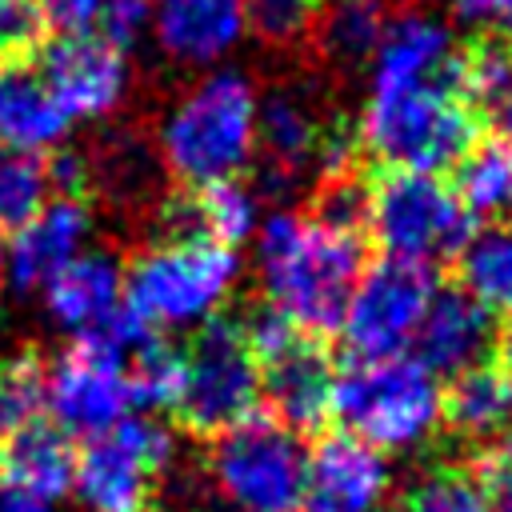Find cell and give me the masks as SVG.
Masks as SVG:
<instances>
[{"instance_id":"obj_1","label":"cell","mask_w":512,"mask_h":512,"mask_svg":"<svg viewBox=\"0 0 512 512\" xmlns=\"http://www.w3.org/2000/svg\"><path fill=\"white\" fill-rule=\"evenodd\" d=\"M252 240L256 280L268 308L300 332L340 328L344 304L364 272L360 236L332 228L312 212H272Z\"/></svg>"},{"instance_id":"obj_2","label":"cell","mask_w":512,"mask_h":512,"mask_svg":"<svg viewBox=\"0 0 512 512\" xmlns=\"http://www.w3.org/2000/svg\"><path fill=\"white\" fill-rule=\"evenodd\" d=\"M260 92L240 68H208L184 88L156 128V156L188 188L236 180L256 156Z\"/></svg>"},{"instance_id":"obj_3","label":"cell","mask_w":512,"mask_h":512,"mask_svg":"<svg viewBox=\"0 0 512 512\" xmlns=\"http://www.w3.org/2000/svg\"><path fill=\"white\" fill-rule=\"evenodd\" d=\"M240 280L236 248L208 236H160L124 268V312L144 332L204 328Z\"/></svg>"},{"instance_id":"obj_4","label":"cell","mask_w":512,"mask_h":512,"mask_svg":"<svg viewBox=\"0 0 512 512\" xmlns=\"http://www.w3.org/2000/svg\"><path fill=\"white\" fill-rule=\"evenodd\" d=\"M332 416L376 452H416L444 424V388L416 356L356 360L336 376Z\"/></svg>"},{"instance_id":"obj_5","label":"cell","mask_w":512,"mask_h":512,"mask_svg":"<svg viewBox=\"0 0 512 512\" xmlns=\"http://www.w3.org/2000/svg\"><path fill=\"white\" fill-rule=\"evenodd\" d=\"M476 136V116L460 84H424L400 92H368L356 140L388 172L436 176L452 168Z\"/></svg>"},{"instance_id":"obj_6","label":"cell","mask_w":512,"mask_h":512,"mask_svg":"<svg viewBox=\"0 0 512 512\" xmlns=\"http://www.w3.org/2000/svg\"><path fill=\"white\" fill-rule=\"evenodd\" d=\"M304 464L308 448L300 432L272 416H248L212 436L208 488L224 512H300Z\"/></svg>"},{"instance_id":"obj_7","label":"cell","mask_w":512,"mask_h":512,"mask_svg":"<svg viewBox=\"0 0 512 512\" xmlns=\"http://www.w3.org/2000/svg\"><path fill=\"white\" fill-rule=\"evenodd\" d=\"M364 224L384 256L424 268L456 256L472 240V216L456 192L424 172H384L368 188Z\"/></svg>"},{"instance_id":"obj_8","label":"cell","mask_w":512,"mask_h":512,"mask_svg":"<svg viewBox=\"0 0 512 512\" xmlns=\"http://www.w3.org/2000/svg\"><path fill=\"white\" fill-rule=\"evenodd\" d=\"M172 456L176 440L168 424L152 416H124L76 452L72 496L84 512H148Z\"/></svg>"},{"instance_id":"obj_9","label":"cell","mask_w":512,"mask_h":512,"mask_svg":"<svg viewBox=\"0 0 512 512\" xmlns=\"http://www.w3.org/2000/svg\"><path fill=\"white\" fill-rule=\"evenodd\" d=\"M256 400L260 364L244 340V328L228 320H208L184 352V384L172 412L192 432L220 436L256 416Z\"/></svg>"},{"instance_id":"obj_10","label":"cell","mask_w":512,"mask_h":512,"mask_svg":"<svg viewBox=\"0 0 512 512\" xmlns=\"http://www.w3.org/2000/svg\"><path fill=\"white\" fill-rule=\"evenodd\" d=\"M256 152H264V188L288 192L308 172L320 180L348 172L352 136L324 120L308 84H280L260 100Z\"/></svg>"},{"instance_id":"obj_11","label":"cell","mask_w":512,"mask_h":512,"mask_svg":"<svg viewBox=\"0 0 512 512\" xmlns=\"http://www.w3.org/2000/svg\"><path fill=\"white\" fill-rule=\"evenodd\" d=\"M436 296L432 268L380 256L368 264L344 304L340 332L356 360H384L404 356V348L416 340L420 320Z\"/></svg>"},{"instance_id":"obj_12","label":"cell","mask_w":512,"mask_h":512,"mask_svg":"<svg viewBox=\"0 0 512 512\" xmlns=\"http://www.w3.org/2000/svg\"><path fill=\"white\" fill-rule=\"evenodd\" d=\"M132 412L128 348L108 336L76 340L48 368V416L64 436H100Z\"/></svg>"},{"instance_id":"obj_13","label":"cell","mask_w":512,"mask_h":512,"mask_svg":"<svg viewBox=\"0 0 512 512\" xmlns=\"http://www.w3.org/2000/svg\"><path fill=\"white\" fill-rule=\"evenodd\" d=\"M32 60L72 120H108L128 100L132 64L96 32L52 36Z\"/></svg>"},{"instance_id":"obj_14","label":"cell","mask_w":512,"mask_h":512,"mask_svg":"<svg viewBox=\"0 0 512 512\" xmlns=\"http://www.w3.org/2000/svg\"><path fill=\"white\" fill-rule=\"evenodd\" d=\"M92 240V208L80 196L48 200L32 220L12 228L0 248V276L16 296H40L44 284L68 268Z\"/></svg>"},{"instance_id":"obj_15","label":"cell","mask_w":512,"mask_h":512,"mask_svg":"<svg viewBox=\"0 0 512 512\" xmlns=\"http://www.w3.org/2000/svg\"><path fill=\"white\" fill-rule=\"evenodd\" d=\"M388 492V456L348 432H336L308 452L300 512H380Z\"/></svg>"},{"instance_id":"obj_16","label":"cell","mask_w":512,"mask_h":512,"mask_svg":"<svg viewBox=\"0 0 512 512\" xmlns=\"http://www.w3.org/2000/svg\"><path fill=\"white\" fill-rule=\"evenodd\" d=\"M460 68H464V52H456L452 32L436 16L408 8L388 20L384 40L368 60V92L460 84Z\"/></svg>"},{"instance_id":"obj_17","label":"cell","mask_w":512,"mask_h":512,"mask_svg":"<svg viewBox=\"0 0 512 512\" xmlns=\"http://www.w3.org/2000/svg\"><path fill=\"white\" fill-rule=\"evenodd\" d=\"M148 28L156 48L180 68L220 64L248 32L244 0H156Z\"/></svg>"},{"instance_id":"obj_18","label":"cell","mask_w":512,"mask_h":512,"mask_svg":"<svg viewBox=\"0 0 512 512\" xmlns=\"http://www.w3.org/2000/svg\"><path fill=\"white\" fill-rule=\"evenodd\" d=\"M40 300L56 328L72 332L76 340L96 336L124 312V264L112 252L88 248L44 284Z\"/></svg>"},{"instance_id":"obj_19","label":"cell","mask_w":512,"mask_h":512,"mask_svg":"<svg viewBox=\"0 0 512 512\" xmlns=\"http://www.w3.org/2000/svg\"><path fill=\"white\" fill-rule=\"evenodd\" d=\"M332 388V360L308 336H296L288 348L260 360V396H268L272 420L292 432L320 428L332 416Z\"/></svg>"},{"instance_id":"obj_20","label":"cell","mask_w":512,"mask_h":512,"mask_svg":"<svg viewBox=\"0 0 512 512\" xmlns=\"http://www.w3.org/2000/svg\"><path fill=\"white\" fill-rule=\"evenodd\" d=\"M492 312L464 288H436L420 332H416V360L432 376H460L484 364L492 348Z\"/></svg>"},{"instance_id":"obj_21","label":"cell","mask_w":512,"mask_h":512,"mask_svg":"<svg viewBox=\"0 0 512 512\" xmlns=\"http://www.w3.org/2000/svg\"><path fill=\"white\" fill-rule=\"evenodd\" d=\"M72 128V116L60 108L44 72L32 56L0 60V148L16 152H56Z\"/></svg>"},{"instance_id":"obj_22","label":"cell","mask_w":512,"mask_h":512,"mask_svg":"<svg viewBox=\"0 0 512 512\" xmlns=\"http://www.w3.org/2000/svg\"><path fill=\"white\" fill-rule=\"evenodd\" d=\"M260 220H264L260 188L244 184L240 176L196 188L192 196H176L160 212L164 236H208L224 248H236V244L252 240Z\"/></svg>"},{"instance_id":"obj_23","label":"cell","mask_w":512,"mask_h":512,"mask_svg":"<svg viewBox=\"0 0 512 512\" xmlns=\"http://www.w3.org/2000/svg\"><path fill=\"white\" fill-rule=\"evenodd\" d=\"M0 464L8 472L4 484H16L44 500H60L64 492H72L76 452H72V440L52 420H36V424L12 432L8 448L0 452Z\"/></svg>"},{"instance_id":"obj_24","label":"cell","mask_w":512,"mask_h":512,"mask_svg":"<svg viewBox=\"0 0 512 512\" xmlns=\"http://www.w3.org/2000/svg\"><path fill=\"white\" fill-rule=\"evenodd\" d=\"M444 420L464 440H492L512 424V372L476 364L444 392Z\"/></svg>"},{"instance_id":"obj_25","label":"cell","mask_w":512,"mask_h":512,"mask_svg":"<svg viewBox=\"0 0 512 512\" xmlns=\"http://www.w3.org/2000/svg\"><path fill=\"white\" fill-rule=\"evenodd\" d=\"M388 20L392 16H388L384 0H324L320 16L312 24V36L328 64L360 68L380 48Z\"/></svg>"},{"instance_id":"obj_26","label":"cell","mask_w":512,"mask_h":512,"mask_svg":"<svg viewBox=\"0 0 512 512\" xmlns=\"http://www.w3.org/2000/svg\"><path fill=\"white\" fill-rule=\"evenodd\" d=\"M456 200L472 220L512 216V144L480 140L456 160Z\"/></svg>"},{"instance_id":"obj_27","label":"cell","mask_w":512,"mask_h":512,"mask_svg":"<svg viewBox=\"0 0 512 512\" xmlns=\"http://www.w3.org/2000/svg\"><path fill=\"white\" fill-rule=\"evenodd\" d=\"M160 156L156 144L140 140L136 132L112 136L96 156H88V184H100L116 204H144L160 184Z\"/></svg>"},{"instance_id":"obj_28","label":"cell","mask_w":512,"mask_h":512,"mask_svg":"<svg viewBox=\"0 0 512 512\" xmlns=\"http://www.w3.org/2000/svg\"><path fill=\"white\" fill-rule=\"evenodd\" d=\"M460 88L472 116H484L500 132V140L512 144V44L484 40L464 52Z\"/></svg>"},{"instance_id":"obj_29","label":"cell","mask_w":512,"mask_h":512,"mask_svg":"<svg viewBox=\"0 0 512 512\" xmlns=\"http://www.w3.org/2000/svg\"><path fill=\"white\" fill-rule=\"evenodd\" d=\"M464 292H472L488 312L512 316V224H492L472 232L460 248Z\"/></svg>"},{"instance_id":"obj_30","label":"cell","mask_w":512,"mask_h":512,"mask_svg":"<svg viewBox=\"0 0 512 512\" xmlns=\"http://www.w3.org/2000/svg\"><path fill=\"white\" fill-rule=\"evenodd\" d=\"M52 200V172L44 156L0 148V228L12 232Z\"/></svg>"},{"instance_id":"obj_31","label":"cell","mask_w":512,"mask_h":512,"mask_svg":"<svg viewBox=\"0 0 512 512\" xmlns=\"http://www.w3.org/2000/svg\"><path fill=\"white\" fill-rule=\"evenodd\" d=\"M128 384H132V404L176 408L184 384V352L160 336H144L128 352Z\"/></svg>"},{"instance_id":"obj_32","label":"cell","mask_w":512,"mask_h":512,"mask_svg":"<svg viewBox=\"0 0 512 512\" xmlns=\"http://www.w3.org/2000/svg\"><path fill=\"white\" fill-rule=\"evenodd\" d=\"M48 412V368L20 352L0 360V432H20Z\"/></svg>"},{"instance_id":"obj_33","label":"cell","mask_w":512,"mask_h":512,"mask_svg":"<svg viewBox=\"0 0 512 512\" xmlns=\"http://www.w3.org/2000/svg\"><path fill=\"white\" fill-rule=\"evenodd\" d=\"M400 512H488V504H484V492L472 472L432 468L408 484Z\"/></svg>"},{"instance_id":"obj_34","label":"cell","mask_w":512,"mask_h":512,"mask_svg":"<svg viewBox=\"0 0 512 512\" xmlns=\"http://www.w3.org/2000/svg\"><path fill=\"white\" fill-rule=\"evenodd\" d=\"M324 0H244V24L260 44L288 48L304 40Z\"/></svg>"},{"instance_id":"obj_35","label":"cell","mask_w":512,"mask_h":512,"mask_svg":"<svg viewBox=\"0 0 512 512\" xmlns=\"http://www.w3.org/2000/svg\"><path fill=\"white\" fill-rule=\"evenodd\" d=\"M312 216L332 224V228H344V232L364 228V220H368V184H360L352 172L320 180Z\"/></svg>"},{"instance_id":"obj_36","label":"cell","mask_w":512,"mask_h":512,"mask_svg":"<svg viewBox=\"0 0 512 512\" xmlns=\"http://www.w3.org/2000/svg\"><path fill=\"white\" fill-rule=\"evenodd\" d=\"M152 24V4L148 0H112L104 20H100V32L108 44H116L120 52H128Z\"/></svg>"},{"instance_id":"obj_37","label":"cell","mask_w":512,"mask_h":512,"mask_svg":"<svg viewBox=\"0 0 512 512\" xmlns=\"http://www.w3.org/2000/svg\"><path fill=\"white\" fill-rule=\"evenodd\" d=\"M112 0H36L40 20L56 28V36H76L100 28Z\"/></svg>"},{"instance_id":"obj_38","label":"cell","mask_w":512,"mask_h":512,"mask_svg":"<svg viewBox=\"0 0 512 512\" xmlns=\"http://www.w3.org/2000/svg\"><path fill=\"white\" fill-rule=\"evenodd\" d=\"M476 484L484 492L488 512H512V448H492L476 464Z\"/></svg>"},{"instance_id":"obj_39","label":"cell","mask_w":512,"mask_h":512,"mask_svg":"<svg viewBox=\"0 0 512 512\" xmlns=\"http://www.w3.org/2000/svg\"><path fill=\"white\" fill-rule=\"evenodd\" d=\"M40 24L44 20H40L36 0H0V60L16 56L24 44H32Z\"/></svg>"},{"instance_id":"obj_40","label":"cell","mask_w":512,"mask_h":512,"mask_svg":"<svg viewBox=\"0 0 512 512\" xmlns=\"http://www.w3.org/2000/svg\"><path fill=\"white\" fill-rule=\"evenodd\" d=\"M460 20L468 24H504V16L512 12V0H456Z\"/></svg>"},{"instance_id":"obj_41","label":"cell","mask_w":512,"mask_h":512,"mask_svg":"<svg viewBox=\"0 0 512 512\" xmlns=\"http://www.w3.org/2000/svg\"><path fill=\"white\" fill-rule=\"evenodd\" d=\"M0 512H60L56 500H44L36 492H24L16 484H0Z\"/></svg>"},{"instance_id":"obj_42","label":"cell","mask_w":512,"mask_h":512,"mask_svg":"<svg viewBox=\"0 0 512 512\" xmlns=\"http://www.w3.org/2000/svg\"><path fill=\"white\" fill-rule=\"evenodd\" d=\"M500 360H504V372H512V324L500 336Z\"/></svg>"}]
</instances>
